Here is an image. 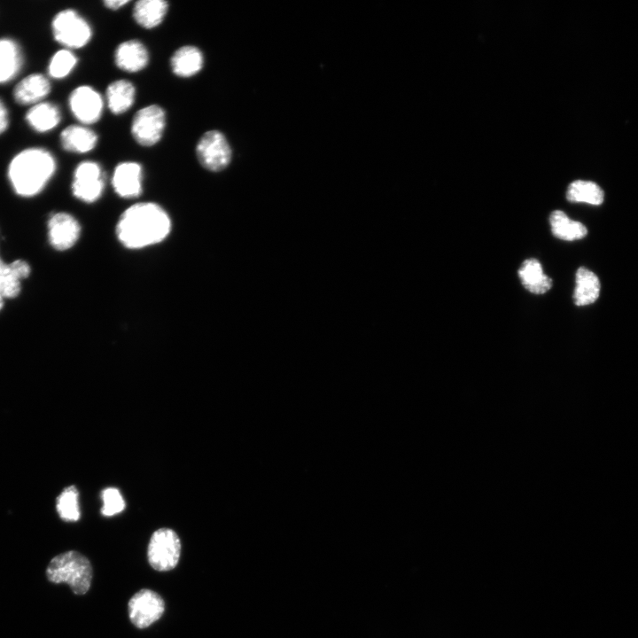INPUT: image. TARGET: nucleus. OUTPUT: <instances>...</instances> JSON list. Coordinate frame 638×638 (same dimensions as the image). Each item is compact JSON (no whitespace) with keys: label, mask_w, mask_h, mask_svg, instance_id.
Here are the masks:
<instances>
[{"label":"nucleus","mask_w":638,"mask_h":638,"mask_svg":"<svg viewBox=\"0 0 638 638\" xmlns=\"http://www.w3.org/2000/svg\"><path fill=\"white\" fill-rule=\"evenodd\" d=\"M170 230V218L160 205L139 202L122 213L116 225V235L125 247L139 249L161 242Z\"/></svg>","instance_id":"nucleus-1"},{"label":"nucleus","mask_w":638,"mask_h":638,"mask_svg":"<svg viewBox=\"0 0 638 638\" xmlns=\"http://www.w3.org/2000/svg\"><path fill=\"white\" fill-rule=\"evenodd\" d=\"M54 156L43 148L23 150L11 160L9 181L17 194L32 197L39 193L56 171Z\"/></svg>","instance_id":"nucleus-2"},{"label":"nucleus","mask_w":638,"mask_h":638,"mask_svg":"<svg viewBox=\"0 0 638 638\" xmlns=\"http://www.w3.org/2000/svg\"><path fill=\"white\" fill-rule=\"evenodd\" d=\"M46 576L52 583H66L75 595H84L91 585L92 566L85 556L70 550L51 560Z\"/></svg>","instance_id":"nucleus-3"},{"label":"nucleus","mask_w":638,"mask_h":638,"mask_svg":"<svg viewBox=\"0 0 638 638\" xmlns=\"http://www.w3.org/2000/svg\"><path fill=\"white\" fill-rule=\"evenodd\" d=\"M51 30L55 41L71 51L85 47L93 37L89 22L74 9L58 12L52 19Z\"/></svg>","instance_id":"nucleus-4"},{"label":"nucleus","mask_w":638,"mask_h":638,"mask_svg":"<svg viewBox=\"0 0 638 638\" xmlns=\"http://www.w3.org/2000/svg\"><path fill=\"white\" fill-rule=\"evenodd\" d=\"M167 127V113L157 104L137 110L130 123V134L142 147H152L162 139Z\"/></svg>","instance_id":"nucleus-5"},{"label":"nucleus","mask_w":638,"mask_h":638,"mask_svg":"<svg viewBox=\"0 0 638 638\" xmlns=\"http://www.w3.org/2000/svg\"><path fill=\"white\" fill-rule=\"evenodd\" d=\"M195 155L200 166L210 172H221L232 160V149L226 136L218 129L204 132L195 146Z\"/></svg>","instance_id":"nucleus-6"},{"label":"nucleus","mask_w":638,"mask_h":638,"mask_svg":"<svg viewBox=\"0 0 638 638\" xmlns=\"http://www.w3.org/2000/svg\"><path fill=\"white\" fill-rule=\"evenodd\" d=\"M181 554V541L175 531L169 528L156 530L148 545L147 556L151 566L159 572L174 569Z\"/></svg>","instance_id":"nucleus-7"},{"label":"nucleus","mask_w":638,"mask_h":638,"mask_svg":"<svg viewBox=\"0 0 638 638\" xmlns=\"http://www.w3.org/2000/svg\"><path fill=\"white\" fill-rule=\"evenodd\" d=\"M105 184V174L99 162L87 160L74 168L71 188L77 199L94 203L101 198Z\"/></svg>","instance_id":"nucleus-8"},{"label":"nucleus","mask_w":638,"mask_h":638,"mask_svg":"<svg viewBox=\"0 0 638 638\" xmlns=\"http://www.w3.org/2000/svg\"><path fill=\"white\" fill-rule=\"evenodd\" d=\"M105 97L92 86L80 85L68 97V105L80 124L89 126L100 121L105 108Z\"/></svg>","instance_id":"nucleus-9"},{"label":"nucleus","mask_w":638,"mask_h":638,"mask_svg":"<svg viewBox=\"0 0 638 638\" xmlns=\"http://www.w3.org/2000/svg\"><path fill=\"white\" fill-rule=\"evenodd\" d=\"M128 616L137 628H146L163 614L165 604L161 596L151 589H141L128 601Z\"/></svg>","instance_id":"nucleus-10"},{"label":"nucleus","mask_w":638,"mask_h":638,"mask_svg":"<svg viewBox=\"0 0 638 638\" xmlns=\"http://www.w3.org/2000/svg\"><path fill=\"white\" fill-rule=\"evenodd\" d=\"M143 166L135 160H125L115 166L111 183L119 197L135 198L143 192Z\"/></svg>","instance_id":"nucleus-11"},{"label":"nucleus","mask_w":638,"mask_h":638,"mask_svg":"<svg viewBox=\"0 0 638 638\" xmlns=\"http://www.w3.org/2000/svg\"><path fill=\"white\" fill-rule=\"evenodd\" d=\"M80 233L79 222L67 213H57L49 220V240L56 250L65 251L73 247L77 242Z\"/></svg>","instance_id":"nucleus-12"},{"label":"nucleus","mask_w":638,"mask_h":638,"mask_svg":"<svg viewBox=\"0 0 638 638\" xmlns=\"http://www.w3.org/2000/svg\"><path fill=\"white\" fill-rule=\"evenodd\" d=\"M115 66L127 73H138L150 63V52L145 44L137 39L120 43L113 52Z\"/></svg>","instance_id":"nucleus-13"},{"label":"nucleus","mask_w":638,"mask_h":638,"mask_svg":"<svg viewBox=\"0 0 638 638\" xmlns=\"http://www.w3.org/2000/svg\"><path fill=\"white\" fill-rule=\"evenodd\" d=\"M205 65L202 51L196 45L186 44L177 48L171 55V72L179 78H191L201 72Z\"/></svg>","instance_id":"nucleus-14"},{"label":"nucleus","mask_w":638,"mask_h":638,"mask_svg":"<svg viewBox=\"0 0 638 638\" xmlns=\"http://www.w3.org/2000/svg\"><path fill=\"white\" fill-rule=\"evenodd\" d=\"M63 150L78 154L93 151L98 144V136L89 126L73 124L65 128L59 136Z\"/></svg>","instance_id":"nucleus-15"},{"label":"nucleus","mask_w":638,"mask_h":638,"mask_svg":"<svg viewBox=\"0 0 638 638\" xmlns=\"http://www.w3.org/2000/svg\"><path fill=\"white\" fill-rule=\"evenodd\" d=\"M136 95V89L133 82L126 79H118L107 85L105 102L113 114L121 115L133 106Z\"/></svg>","instance_id":"nucleus-16"},{"label":"nucleus","mask_w":638,"mask_h":638,"mask_svg":"<svg viewBox=\"0 0 638 638\" xmlns=\"http://www.w3.org/2000/svg\"><path fill=\"white\" fill-rule=\"evenodd\" d=\"M29 264L23 260H16L11 263L0 261V294L12 299L19 295L21 281L30 274Z\"/></svg>","instance_id":"nucleus-17"},{"label":"nucleus","mask_w":638,"mask_h":638,"mask_svg":"<svg viewBox=\"0 0 638 638\" xmlns=\"http://www.w3.org/2000/svg\"><path fill=\"white\" fill-rule=\"evenodd\" d=\"M169 11V3L165 0H139L134 4L132 17L135 22L144 29L158 27L164 21Z\"/></svg>","instance_id":"nucleus-18"},{"label":"nucleus","mask_w":638,"mask_h":638,"mask_svg":"<svg viewBox=\"0 0 638 638\" xmlns=\"http://www.w3.org/2000/svg\"><path fill=\"white\" fill-rule=\"evenodd\" d=\"M51 91V83L41 74H32L23 78L15 87L13 97L19 105H36Z\"/></svg>","instance_id":"nucleus-19"},{"label":"nucleus","mask_w":638,"mask_h":638,"mask_svg":"<svg viewBox=\"0 0 638 638\" xmlns=\"http://www.w3.org/2000/svg\"><path fill=\"white\" fill-rule=\"evenodd\" d=\"M28 125L39 133L48 132L56 128L61 121L58 107L50 102L34 105L26 114Z\"/></svg>","instance_id":"nucleus-20"},{"label":"nucleus","mask_w":638,"mask_h":638,"mask_svg":"<svg viewBox=\"0 0 638 638\" xmlns=\"http://www.w3.org/2000/svg\"><path fill=\"white\" fill-rule=\"evenodd\" d=\"M518 276L524 287L534 294H542L552 286V279L543 273L539 261L525 260L518 269Z\"/></svg>","instance_id":"nucleus-21"},{"label":"nucleus","mask_w":638,"mask_h":638,"mask_svg":"<svg viewBox=\"0 0 638 638\" xmlns=\"http://www.w3.org/2000/svg\"><path fill=\"white\" fill-rule=\"evenodd\" d=\"M22 66V54L16 42L0 39V84L13 79Z\"/></svg>","instance_id":"nucleus-22"},{"label":"nucleus","mask_w":638,"mask_h":638,"mask_svg":"<svg viewBox=\"0 0 638 638\" xmlns=\"http://www.w3.org/2000/svg\"><path fill=\"white\" fill-rule=\"evenodd\" d=\"M600 281L589 269L580 267L576 272V287L573 300L577 306H585L595 302L600 293Z\"/></svg>","instance_id":"nucleus-23"},{"label":"nucleus","mask_w":638,"mask_h":638,"mask_svg":"<svg viewBox=\"0 0 638 638\" xmlns=\"http://www.w3.org/2000/svg\"><path fill=\"white\" fill-rule=\"evenodd\" d=\"M552 233L557 238L572 241L583 238L587 230L580 222L571 220L564 212L556 210L549 216Z\"/></svg>","instance_id":"nucleus-24"},{"label":"nucleus","mask_w":638,"mask_h":638,"mask_svg":"<svg viewBox=\"0 0 638 638\" xmlns=\"http://www.w3.org/2000/svg\"><path fill=\"white\" fill-rule=\"evenodd\" d=\"M566 197L570 202H584L596 206L603 203V191L595 183L576 180L569 185Z\"/></svg>","instance_id":"nucleus-25"},{"label":"nucleus","mask_w":638,"mask_h":638,"mask_svg":"<svg viewBox=\"0 0 638 638\" xmlns=\"http://www.w3.org/2000/svg\"><path fill=\"white\" fill-rule=\"evenodd\" d=\"M78 63L76 55L68 49H61L51 57L48 73L54 79H63L68 76Z\"/></svg>","instance_id":"nucleus-26"},{"label":"nucleus","mask_w":638,"mask_h":638,"mask_svg":"<svg viewBox=\"0 0 638 638\" xmlns=\"http://www.w3.org/2000/svg\"><path fill=\"white\" fill-rule=\"evenodd\" d=\"M57 511L66 522H75L80 518L78 491L75 486L66 487L57 498Z\"/></svg>","instance_id":"nucleus-27"},{"label":"nucleus","mask_w":638,"mask_h":638,"mask_svg":"<svg viewBox=\"0 0 638 638\" xmlns=\"http://www.w3.org/2000/svg\"><path fill=\"white\" fill-rule=\"evenodd\" d=\"M102 500L101 513L105 517L114 516L121 512L125 508V501L117 488H105L102 492Z\"/></svg>","instance_id":"nucleus-28"},{"label":"nucleus","mask_w":638,"mask_h":638,"mask_svg":"<svg viewBox=\"0 0 638 638\" xmlns=\"http://www.w3.org/2000/svg\"><path fill=\"white\" fill-rule=\"evenodd\" d=\"M8 124V111L0 98V135L7 129Z\"/></svg>","instance_id":"nucleus-29"},{"label":"nucleus","mask_w":638,"mask_h":638,"mask_svg":"<svg viewBox=\"0 0 638 638\" xmlns=\"http://www.w3.org/2000/svg\"><path fill=\"white\" fill-rule=\"evenodd\" d=\"M130 1L128 0H105L103 1V4L105 8L110 10V11H118L129 4Z\"/></svg>","instance_id":"nucleus-30"},{"label":"nucleus","mask_w":638,"mask_h":638,"mask_svg":"<svg viewBox=\"0 0 638 638\" xmlns=\"http://www.w3.org/2000/svg\"><path fill=\"white\" fill-rule=\"evenodd\" d=\"M4 306V297L0 294V310L2 309Z\"/></svg>","instance_id":"nucleus-31"},{"label":"nucleus","mask_w":638,"mask_h":638,"mask_svg":"<svg viewBox=\"0 0 638 638\" xmlns=\"http://www.w3.org/2000/svg\"><path fill=\"white\" fill-rule=\"evenodd\" d=\"M0 260H1V258H0Z\"/></svg>","instance_id":"nucleus-32"}]
</instances>
